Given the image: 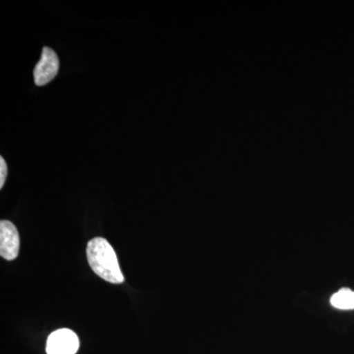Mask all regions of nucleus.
Returning <instances> with one entry per match:
<instances>
[{"label":"nucleus","mask_w":354,"mask_h":354,"mask_svg":"<svg viewBox=\"0 0 354 354\" xmlns=\"http://www.w3.org/2000/svg\"><path fill=\"white\" fill-rule=\"evenodd\" d=\"M87 258L93 271L104 281L115 285L124 281L114 249L106 239L95 237L88 241Z\"/></svg>","instance_id":"1"},{"label":"nucleus","mask_w":354,"mask_h":354,"mask_svg":"<svg viewBox=\"0 0 354 354\" xmlns=\"http://www.w3.org/2000/svg\"><path fill=\"white\" fill-rule=\"evenodd\" d=\"M79 339L73 330L59 329L51 333L46 342L48 354H76Z\"/></svg>","instance_id":"2"},{"label":"nucleus","mask_w":354,"mask_h":354,"mask_svg":"<svg viewBox=\"0 0 354 354\" xmlns=\"http://www.w3.org/2000/svg\"><path fill=\"white\" fill-rule=\"evenodd\" d=\"M59 70V59L57 53L50 48H44L41 59L34 70L35 83L37 86H44L50 83Z\"/></svg>","instance_id":"3"},{"label":"nucleus","mask_w":354,"mask_h":354,"mask_svg":"<svg viewBox=\"0 0 354 354\" xmlns=\"http://www.w3.org/2000/svg\"><path fill=\"white\" fill-rule=\"evenodd\" d=\"M20 250V237L17 228L11 221H0V255L6 260L17 258Z\"/></svg>","instance_id":"4"},{"label":"nucleus","mask_w":354,"mask_h":354,"mask_svg":"<svg viewBox=\"0 0 354 354\" xmlns=\"http://www.w3.org/2000/svg\"><path fill=\"white\" fill-rule=\"evenodd\" d=\"M330 304L337 309H354V291L349 288H342L330 297Z\"/></svg>","instance_id":"5"},{"label":"nucleus","mask_w":354,"mask_h":354,"mask_svg":"<svg viewBox=\"0 0 354 354\" xmlns=\"http://www.w3.org/2000/svg\"><path fill=\"white\" fill-rule=\"evenodd\" d=\"M7 177V165L3 158H0V188H3Z\"/></svg>","instance_id":"6"}]
</instances>
